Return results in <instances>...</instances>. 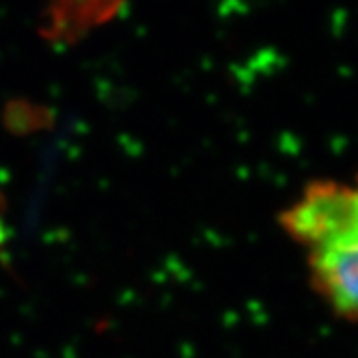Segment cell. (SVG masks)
<instances>
[{
    "mask_svg": "<svg viewBox=\"0 0 358 358\" xmlns=\"http://www.w3.org/2000/svg\"><path fill=\"white\" fill-rule=\"evenodd\" d=\"M278 222L302 250L315 294L358 322V175L306 184Z\"/></svg>",
    "mask_w": 358,
    "mask_h": 358,
    "instance_id": "obj_1",
    "label": "cell"
}]
</instances>
